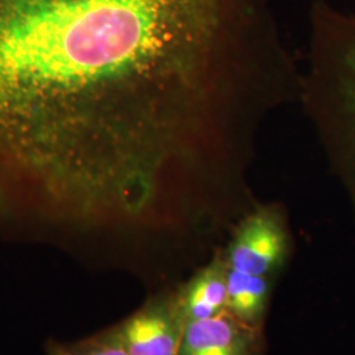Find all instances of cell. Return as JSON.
<instances>
[{"label": "cell", "instance_id": "1", "mask_svg": "<svg viewBox=\"0 0 355 355\" xmlns=\"http://www.w3.org/2000/svg\"><path fill=\"white\" fill-rule=\"evenodd\" d=\"M268 0H0V211L141 224L208 178Z\"/></svg>", "mask_w": 355, "mask_h": 355}, {"label": "cell", "instance_id": "2", "mask_svg": "<svg viewBox=\"0 0 355 355\" xmlns=\"http://www.w3.org/2000/svg\"><path fill=\"white\" fill-rule=\"evenodd\" d=\"M300 91L355 215V13L322 0L313 4L309 67Z\"/></svg>", "mask_w": 355, "mask_h": 355}, {"label": "cell", "instance_id": "3", "mask_svg": "<svg viewBox=\"0 0 355 355\" xmlns=\"http://www.w3.org/2000/svg\"><path fill=\"white\" fill-rule=\"evenodd\" d=\"M290 252L283 212L275 205H261L240 220L223 255L230 270L277 279Z\"/></svg>", "mask_w": 355, "mask_h": 355}, {"label": "cell", "instance_id": "4", "mask_svg": "<svg viewBox=\"0 0 355 355\" xmlns=\"http://www.w3.org/2000/svg\"><path fill=\"white\" fill-rule=\"evenodd\" d=\"M186 324L177 291L167 290L111 328L130 355H179Z\"/></svg>", "mask_w": 355, "mask_h": 355}, {"label": "cell", "instance_id": "5", "mask_svg": "<svg viewBox=\"0 0 355 355\" xmlns=\"http://www.w3.org/2000/svg\"><path fill=\"white\" fill-rule=\"evenodd\" d=\"M265 328L249 327L228 311L186 324L179 355H265Z\"/></svg>", "mask_w": 355, "mask_h": 355}, {"label": "cell", "instance_id": "6", "mask_svg": "<svg viewBox=\"0 0 355 355\" xmlns=\"http://www.w3.org/2000/svg\"><path fill=\"white\" fill-rule=\"evenodd\" d=\"M175 291L187 322L214 318L225 312L228 302V265L223 252H217L207 265L199 268Z\"/></svg>", "mask_w": 355, "mask_h": 355}, {"label": "cell", "instance_id": "7", "mask_svg": "<svg viewBox=\"0 0 355 355\" xmlns=\"http://www.w3.org/2000/svg\"><path fill=\"white\" fill-rule=\"evenodd\" d=\"M275 280L228 268L227 311L249 327L265 328Z\"/></svg>", "mask_w": 355, "mask_h": 355}, {"label": "cell", "instance_id": "8", "mask_svg": "<svg viewBox=\"0 0 355 355\" xmlns=\"http://www.w3.org/2000/svg\"><path fill=\"white\" fill-rule=\"evenodd\" d=\"M67 346L74 355H130L116 337L112 328L103 330L78 343H67Z\"/></svg>", "mask_w": 355, "mask_h": 355}, {"label": "cell", "instance_id": "9", "mask_svg": "<svg viewBox=\"0 0 355 355\" xmlns=\"http://www.w3.org/2000/svg\"><path fill=\"white\" fill-rule=\"evenodd\" d=\"M45 352L46 355H74L67 343H58L57 340H49L45 346Z\"/></svg>", "mask_w": 355, "mask_h": 355}]
</instances>
